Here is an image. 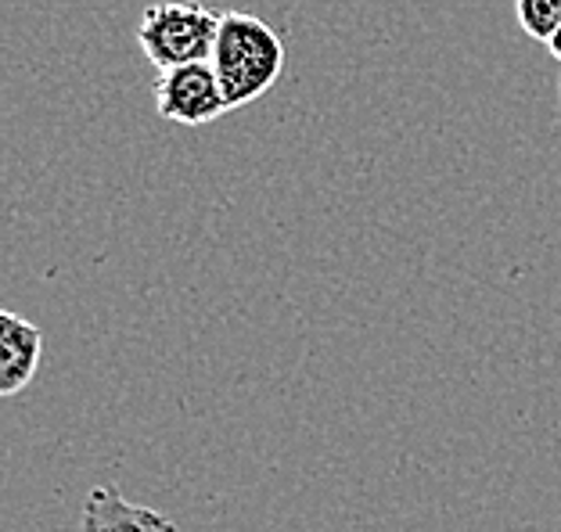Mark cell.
<instances>
[{"instance_id":"obj_2","label":"cell","mask_w":561,"mask_h":532,"mask_svg":"<svg viewBox=\"0 0 561 532\" xmlns=\"http://www.w3.org/2000/svg\"><path fill=\"white\" fill-rule=\"evenodd\" d=\"M220 19L198 0H165L151 4L137 25V47L159 72L209 61L220 36Z\"/></svg>"},{"instance_id":"obj_4","label":"cell","mask_w":561,"mask_h":532,"mask_svg":"<svg viewBox=\"0 0 561 532\" xmlns=\"http://www.w3.org/2000/svg\"><path fill=\"white\" fill-rule=\"evenodd\" d=\"M44 335L19 313H0V396H19L30 389L41 367Z\"/></svg>"},{"instance_id":"obj_8","label":"cell","mask_w":561,"mask_h":532,"mask_svg":"<svg viewBox=\"0 0 561 532\" xmlns=\"http://www.w3.org/2000/svg\"><path fill=\"white\" fill-rule=\"evenodd\" d=\"M558 101H561V80H558Z\"/></svg>"},{"instance_id":"obj_6","label":"cell","mask_w":561,"mask_h":532,"mask_svg":"<svg viewBox=\"0 0 561 532\" xmlns=\"http://www.w3.org/2000/svg\"><path fill=\"white\" fill-rule=\"evenodd\" d=\"M515 19L529 41L547 47L561 30V0H515Z\"/></svg>"},{"instance_id":"obj_7","label":"cell","mask_w":561,"mask_h":532,"mask_svg":"<svg viewBox=\"0 0 561 532\" xmlns=\"http://www.w3.org/2000/svg\"><path fill=\"white\" fill-rule=\"evenodd\" d=\"M547 50H551V55H554V58L561 61V30H558V33L551 36V44H547Z\"/></svg>"},{"instance_id":"obj_3","label":"cell","mask_w":561,"mask_h":532,"mask_svg":"<svg viewBox=\"0 0 561 532\" xmlns=\"http://www.w3.org/2000/svg\"><path fill=\"white\" fill-rule=\"evenodd\" d=\"M156 112L176 126H206L231 112L224 83L213 61H191L159 72L156 80Z\"/></svg>"},{"instance_id":"obj_1","label":"cell","mask_w":561,"mask_h":532,"mask_svg":"<svg viewBox=\"0 0 561 532\" xmlns=\"http://www.w3.org/2000/svg\"><path fill=\"white\" fill-rule=\"evenodd\" d=\"M213 69L220 76L231 108L260 101L285 72V41L271 22L249 11H227L216 36Z\"/></svg>"},{"instance_id":"obj_5","label":"cell","mask_w":561,"mask_h":532,"mask_svg":"<svg viewBox=\"0 0 561 532\" xmlns=\"http://www.w3.org/2000/svg\"><path fill=\"white\" fill-rule=\"evenodd\" d=\"M83 532H176V525L170 514L130 504L119 486H94L83 504Z\"/></svg>"}]
</instances>
